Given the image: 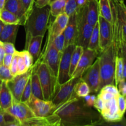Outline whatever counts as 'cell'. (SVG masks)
Masks as SVG:
<instances>
[{"mask_svg":"<svg viewBox=\"0 0 126 126\" xmlns=\"http://www.w3.org/2000/svg\"><path fill=\"white\" fill-rule=\"evenodd\" d=\"M52 114L58 117L64 126H88L102 118L94 107L86 105L84 98L74 92L70 99L56 106Z\"/></svg>","mask_w":126,"mask_h":126,"instance_id":"cell-1","label":"cell"},{"mask_svg":"<svg viewBox=\"0 0 126 126\" xmlns=\"http://www.w3.org/2000/svg\"><path fill=\"white\" fill-rule=\"evenodd\" d=\"M50 12L49 5L39 8L34 4L32 11L25 23L26 39L25 47L32 37L43 36L47 30Z\"/></svg>","mask_w":126,"mask_h":126,"instance_id":"cell-2","label":"cell"},{"mask_svg":"<svg viewBox=\"0 0 126 126\" xmlns=\"http://www.w3.org/2000/svg\"><path fill=\"white\" fill-rule=\"evenodd\" d=\"M34 65L39 76L44 99L51 101L59 86L57 78L52 75L46 64L43 62L38 59Z\"/></svg>","mask_w":126,"mask_h":126,"instance_id":"cell-3","label":"cell"},{"mask_svg":"<svg viewBox=\"0 0 126 126\" xmlns=\"http://www.w3.org/2000/svg\"><path fill=\"white\" fill-rule=\"evenodd\" d=\"M61 55V52H59L54 46L52 37L48 34L44 50L43 53H41L38 59L46 64L56 78H57Z\"/></svg>","mask_w":126,"mask_h":126,"instance_id":"cell-4","label":"cell"},{"mask_svg":"<svg viewBox=\"0 0 126 126\" xmlns=\"http://www.w3.org/2000/svg\"><path fill=\"white\" fill-rule=\"evenodd\" d=\"M94 26L88 23L86 17V7H83L77 13V34L75 45L87 49Z\"/></svg>","mask_w":126,"mask_h":126,"instance_id":"cell-5","label":"cell"},{"mask_svg":"<svg viewBox=\"0 0 126 126\" xmlns=\"http://www.w3.org/2000/svg\"><path fill=\"white\" fill-rule=\"evenodd\" d=\"M33 69V65L26 73L16 75L14 76L12 79L7 82V85L12 94L14 101L15 102H20L21 96L27 82L30 78Z\"/></svg>","mask_w":126,"mask_h":126,"instance_id":"cell-6","label":"cell"},{"mask_svg":"<svg viewBox=\"0 0 126 126\" xmlns=\"http://www.w3.org/2000/svg\"><path fill=\"white\" fill-rule=\"evenodd\" d=\"M75 46H76L75 44H70L65 47L62 52L58 75L57 78L59 85L65 83L70 79L69 73H70L71 58Z\"/></svg>","mask_w":126,"mask_h":126,"instance_id":"cell-7","label":"cell"},{"mask_svg":"<svg viewBox=\"0 0 126 126\" xmlns=\"http://www.w3.org/2000/svg\"><path fill=\"white\" fill-rule=\"evenodd\" d=\"M26 103L36 117L43 118L50 116L55 108L52 101L39 99L32 95Z\"/></svg>","mask_w":126,"mask_h":126,"instance_id":"cell-8","label":"cell"},{"mask_svg":"<svg viewBox=\"0 0 126 126\" xmlns=\"http://www.w3.org/2000/svg\"><path fill=\"white\" fill-rule=\"evenodd\" d=\"M81 78L88 85L91 90V93H98L100 82V61L98 57L97 58L93 64L85 71Z\"/></svg>","mask_w":126,"mask_h":126,"instance_id":"cell-9","label":"cell"},{"mask_svg":"<svg viewBox=\"0 0 126 126\" xmlns=\"http://www.w3.org/2000/svg\"><path fill=\"white\" fill-rule=\"evenodd\" d=\"M79 79L70 78V79L66 82L58 86L54 97L51 100L55 107L71 98L74 92L75 84Z\"/></svg>","mask_w":126,"mask_h":126,"instance_id":"cell-10","label":"cell"},{"mask_svg":"<svg viewBox=\"0 0 126 126\" xmlns=\"http://www.w3.org/2000/svg\"><path fill=\"white\" fill-rule=\"evenodd\" d=\"M99 55L100 53L96 50H91L88 48L84 49L79 61L71 78H81L85 71L93 64Z\"/></svg>","mask_w":126,"mask_h":126,"instance_id":"cell-11","label":"cell"},{"mask_svg":"<svg viewBox=\"0 0 126 126\" xmlns=\"http://www.w3.org/2000/svg\"><path fill=\"white\" fill-rule=\"evenodd\" d=\"M4 111L20 123L34 117L30 107L25 102L14 101L12 105Z\"/></svg>","mask_w":126,"mask_h":126,"instance_id":"cell-12","label":"cell"},{"mask_svg":"<svg viewBox=\"0 0 126 126\" xmlns=\"http://www.w3.org/2000/svg\"><path fill=\"white\" fill-rule=\"evenodd\" d=\"M99 27V45L101 52L104 51L110 44L112 39V24L99 16L98 20Z\"/></svg>","mask_w":126,"mask_h":126,"instance_id":"cell-13","label":"cell"},{"mask_svg":"<svg viewBox=\"0 0 126 126\" xmlns=\"http://www.w3.org/2000/svg\"><path fill=\"white\" fill-rule=\"evenodd\" d=\"M117 97L105 102V107L100 114L101 117L107 121H117L121 120L123 116L120 114L117 103Z\"/></svg>","mask_w":126,"mask_h":126,"instance_id":"cell-14","label":"cell"},{"mask_svg":"<svg viewBox=\"0 0 126 126\" xmlns=\"http://www.w3.org/2000/svg\"><path fill=\"white\" fill-rule=\"evenodd\" d=\"M77 13L76 12L69 16L68 22L63 32L65 36V47L70 44H75L77 34Z\"/></svg>","mask_w":126,"mask_h":126,"instance_id":"cell-15","label":"cell"},{"mask_svg":"<svg viewBox=\"0 0 126 126\" xmlns=\"http://www.w3.org/2000/svg\"><path fill=\"white\" fill-rule=\"evenodd\" d=\"M55 18L53 22L51 21L49 23L48 27V34H50L52 38L63 32L68 22L69 16L64 12Z\"/></svg>","mask_w":126,"mask_h":126,"instance_id":"cell-16","label":"cell"},{"mask_svg":"<svg viewBox=\"0 0 126 126\" xmlns=\"http://www.w3.org/2000/svg\"><path fill=\"white\" fill-rule=\"evenodd\" d=\"M60 119L56 116L51 114L47 117H33L23 123H21L22 126H57Z\"/></svg>","mask_w":126,"mask_h":126,"instance_id":"cell-17","label":"cell"},{"mask_svg":"<svg viewBox=\"0 0 126 126\" xmlns=\"http://www.w3.org/2000/svg\"><path fill=\"white\" fill-rule=\"evenodd\" d=\"M4 9L16 15L20 20L22 25H24L27 17L22 0H6Z\"/></svg>","mask_w":126,"mask_h":126,"instance_id":"cell-18","label":"cell"},{"mask_svg":"<svg viewBox=\"0 0 126 126\" xmlns=\"http://www.w3.org/2000/svg\"><path fill=\"white\" fill-rule=\"evenodd\" d=\"M14 98L6 81H0V109L6 111L12 105Z\"/></svg>","mask_w":126,"mask_h":126,"instance_id":"cell-19","label":"cell"},{"mask_svg":"<svg viewBox=\"0 0 126 126\" xmlns=\"http://www.w3.org/2000/svg\"><path fill=\"white\" fill-rule=\"evenodd\" d=\"M85 7L87 22L91 25L94 26L98 22L100 16L98 0H87Z\"/></svg>","mask_w":126,"mask_h":126,"instance_id":"cell-20","label":"cell"},{"mask_svg":"<svg viewBox=\"0 0 126 126\" xmlns=\"http://www.w3.org/2000/svg\"><path fill=\"white\" fill-rule=\"evenodd\" d=\"M20 26V25L5 24L0 34V41L14 44Z\"/></svg>","mask_w":126,"mask_h":126,"instance_id":"cell-21","label":"cell"},{"mask_svg":"<svg viewBox=\"0 0 126 126\" xmlns=\"http://www.w3.org/2000/svg\"><path fill=\"white\" fill-rule=\"evenodd\" d=\"M43 36H36L32 37L30 40L28 45L25 47V50H28L33 59V62L35 63L39 57L41 50V45L43 43Z\"/></svg>","mask_w":126,"mask_h":126,"instance_id":"cell-22","label":"cell"},{"mask_svg":"<svg viewBox=\"0 0 126 126\" xmlns=\"http://www.w3.org/2000/svg\"><path fill=\"white\" fill-rule=\"evenodd\" d=\"M31 86H32V95L39 99L44 100L43 94L41 85L39 81V76L36 71L35 66L33 64V69L30 77Z\"/></svg>","mask_w":126,"mask_h":126,"instance_id":"cell-23","label":"cell"},{"mask_svg":"<svg viewBox=\"0 0 126 126\" xmlns=\"http://www.w3.org/2000/svg\"><path fill=\"white\" fill-rule=\"evenodd\" d=\"M98 1L100 16L112 23L113 17L110 0H98Z\"/></svg>","mask_w":126,"mask_h":126,"instance_id":"cell-24","label":"cell"},{"mask_svg":"<svg viewBox=\"0 0 126 126\" xmlns=\"http://www.w3.org/2000/svg\"><path fill=\"white\" fill-rule=\"evenodd\" d=\"M116 6L117 13L120 21L121 25L122 31H123V42L126 43V14L124 11L123 4L124 2H120L118 0H115Z\"/></svg>","mask_w":126,"mask_h":126,"instance_id":"cell-25","label":"cell"},{"mask_svg":"<svg viewBox=\"0 0 126 126\" xmlns=\"http://www.w3.org/2000/svg\"><path fill=\"white\" fill-rule=\"evenodd\" d=\"M87 48L91 50H96L100 54L101 50L99 45V27L98 22L94 26L93 31L90 38Z\"/></svg>","mask_w":126,"mask_h":126,"instance_id":"cell-26","label":"cell"},{"mask_svg":"<svg viewBox=\"0 0 126 126\" xmlns=\"http://www.w3.org/2000/svg\"><path fill=\"white\" fill-rule=\"evenodd\" d=\"M0 20L4 24L22 25L20 20L16 15L5 9H3L0 12Z\"/></svg>","mask_w":126,"mask_h":126,"instance_id":"cell-27","label":"cell"},{"mask_svg":"<svg viewBox=\"0 0 126 126\" xmlns=\"http://www.w3.org/2000/svg\"><path fill=\"white\" fill-rule=\"evenodd\" d=\"M84 51V48L82 47L79 46H75L74 51L73 52L71 58V63H70V73L69 75L71 78L77 66L78 63L80 60L81 55Z\"/></svg>","mask_w":126,"mask_h":126,"instance_id":"cell-28","label":"cell"},{"mask_svg":"<svg viewBox=\"0 0 126 126\" xmlns=\"http://www.w3.org/2000/svg\"><path fill=\"white\" fill-rule=\"evenodd\" d=\"M74 93L77 97L84 98L91 94V90L88 85L82 79H79L74 87Z\"/></svg>","mask_w":126,"mask_h":126,"instance_id":"cell-29","label":"cell"},{"mask_svg":"<svg viewBox=\"0 0 126 126\" xmlns=\"http://www.w3.org/2000/svg\"><path fill=\"white\" fill-rule=\"evenodd\" d=\"M67 0H55L50 3V15L55 17L61 14L64 13L65 5Z\"/></svg>","mask_w":126,"mask_h":126,"instance_id":"cell-30","label":"cell"},{"mask_svg":"<svg viewBox=\"0 0 126 126\" xmlns=\"http://www.w3.org/2000/svg\"><path fill=\"white\" fill-rule=\"evenodd\" d=\"M123 78V57H117L116 60L115 72H114V84L118 86V84Z\"/></svg>","mask_w":126,"mask_h":126,"instance_id":"cell-31","label":"cell"},{"mask_svg":"<svg viewBox=\"0 0 126 126\" xmlns=\"http://www.w3.org/2000/svg\"><path fill=\"white\" fill-rule=\"evenodd\" d=\"M88 126H126V118L123 117L117 121H107L101 118L98 121Z\"/></svg>","mask_w":126,"mask_h":126,"instance_id":"cell-32","label":"cell"},{"mask_svg":"<svg viewBox=\"0 0 126 126\" xmlns=\"http://www.w3.org/2000/svg\"><path fill=\"white\" fill-rule=\"evenodd\" d=\"M77 0H67L65 7V12L68 16H71L79 11Z\"/></svg>","mask_w":126,"mask_h":126,"instance_id":"cell-33","label":"cell"},{"mask_svg":"<svg viewBox=\"0 0 126 126\" xmlns=\"http://www.w3.org/2000/svg\"><path fill=\"white\" fill-rule=\"evenodd\" d=\"M13 77L9 68L4 66L2 64L0 65V81L7 82L9 80L12 79Z\"/></svg>","mask_w":126,"mask_h":126,"instance_id":"cell-34","label":"cell"},{"mask_svg":"<svg viewBox=\"0 0 126 126\" xmlns=\"http://www.w3.org/2000/svg\"><path fill=\"white\" fill-rule=\"evenodd\" d=\"M53 43L55 47L59 52H62L65 48V36L63 33H60V34L53 38Z\"/></svg>","mask_w":126,"mask_h":126,"instance_id":"cell-35","label":"cell"},{"mask_svg":"<svg viewBox=\"0 0 126 126\" xmlns=\"http://www.w3.org/2000/svg\"><path fill=\"white\" fill-rule=\"evenodd\" d=\"M31 95H32V86H31V79L30 78L21 96L20 102L26 103L30 99Z\"/></svg>","mask_w":126,"mask_h":126,"instance_id":"cell-36","label":"cell"},{"mask_svg":"<svg viewBox=\"0 0 126 126\" xmlns=\"http://www.w3.org/2000/svg\"><path fill=\"white\" fill-rule=\"evenodd\" d=\"M19 54L22 56V57L23 58V61H24L27 68L29 69L33 65V63H34L33 57L31 55V54L27 50H24L19 52Z\"/></svg>","mask_w":126,"mask_h":126,"instance_id":"cell-37","label":"cell"},{"mask_svg":"<svg viewBox=\"0 0 126 126\" xmlns=\"http://www.w3.org/2000/svg\"><path fill=\"white\" fill-rule=\"evenodd\" d=\"M116 98L119 113L124 116L126 111V97L119 94L117 96Z\"/></svg>","mask_w":126,"mask_h":126,"instance_id":"cell-38","label":"cell"},{"mask_svg":"<svg viewBox=\"0 0 126 126\" xmlns=\"http://www.w3.org/2000/svg\"><path fill=\"white\" fill-rule=\"evenodd\" d=\"M28 70L26 66L25 63L23 61V58L22 57L18 51V59H17V75H21L27 72Z\"/></svg>","mask_w":126,"mask_h":126,"instance_id":"cell-39","label":"cell"},{"mask_svg":"<svg viewBox=\"0 0 126 126\" xmlns=\"http://www.w3.org/2000/svg\"><path fill=\"white\" fill-rule=\"evenodd\" d=\"M17 59H18V51L17 50L14 55H13L12 63L9 67L11 74L13 76L17 75Z\"/></svg>","mask_w":126,"mask_h":126,"instance_id":"cell-40","label":"cell"},{"mask_svg":"<svg viewBox=\"0 0 126 126\" xmlns=\"http://www.w3.org/2000/svg\"><path fill=\"white\" fill-rule=\"evenodd\" d=\"M23 7L25 11V14L27 18L33 9V5L34 4V0H22Z\"/></svg>","mask_w":126,"mask_h":126,"instance_id":"cell-41","label":"cell"},{"mask_svg":"<svg viewBox=\"0 0 126 126\" xmlns=\"http://www.w3.org/2000/svg\"><path fill=\"white\" fill-rule=\"evenodd\" d=\"M2 46H3L5 54H11V55H14L15 53L17 52L14 46V44L11 43H2Z\"/></svg>","mask_w":126,"mask_h":126,"instance_id":"cell-42","label":"cell"},{"mask_svg":"<svg viewBox=\"0 0 126 126\" xmlns=\"http://www.w3.org/2000/svg\"><path fill=\"white\" fill-rule=\"evenodd\" d=\"M100 91L110 92V93L113 94L115 96H118V95H119V91H118V87L114 84L106 85V86H103V87L101 89Z\"/></svg>","mask_w":126,"mask_h":126,"instance_id":"cell-43","label":"cell"},{"mask_svg":"<svg viewBox=\"0 0 126 126\" xmlns=\"http://www.w3.org/2000/svg\"><path fill=\"white\" fill-rule=\"evenodd\" d=\"M9 116V115L7 113H6L4 111L0 109V126H7L11 121L14 119H12L11 120H9L7 119Z\"/></svg>","mask_w":126,"mask_h":126,"instance_id":"cell-44","label":"cell"},{"mask_svg":"<svg viewBox=\"0 0 126 126\" xmlns=\"http://www.w3.org/2000/svg\"><path fill=\"white\" fill-rule=\"evenodd\" d=\"M105 101L103 99L100 98L99 96L97 95V98H96L95 101L94 103L93 107L98 112L100 113L103 110L105 107Z\"/></svg>","mask_w":126,"mask_h":126,"instance_id":"cell-45","label":"cell"},{"mask_svg":"<svg viewBox=\"0 0 126 126\" xmlns=\"http://www.w3.org/2000/svg\"><path fill=\"white\" fill-rule=\"evenodd\" d=\"M97 95L99 96V97H100L102 99H103L105 102H107V101L112 99V98H114V97H117V96H115L114 95H113V94L103 91H100L99 92H98V94Z\"/></svg>","mask_w":126,"mask_h":126,"instance_id":"cell-46","label":"cell"},{"mask_svg":"<svg viewBox=\"0 0 126 126\" xmlns=\"http://www.w3.org/2000/svg\"><path fill=\"white\" fill-rule=\"evenodd\" d=\"M119 91V94L126 97V81L125 79L122 80L117 86Z\"/></svg>","mask_w":126,"mask_h":126,"instance_id":"cell-47","label":"cell"},{"mask_svg":"<svg viewBox=\"0 0 126 126\" xmlns=\"http://www.w3.org/2000/svg\"><path fill=\"white\" fill-rule=\"evenodd\" d=\"M96 98H97V96L95 95H88L84 97L83 98L86 105H87L91 107H93L94 103L95 101Z\"/></svg>","mask_w":126,"mask_h":126,"instance_id":"cell-48","label":"cell"},{"mask_svg":"<svg viewBox=\"0 0 126 126\" xmlns=\"http://www.w3.org/2000/svg\"><path fill=\"white\" fill-rule=\"evenodd\" d=\"M12 59H13V55H11V54H5L3 59V61H2V65L7 66V67L9 68L10 66H11V63H12Z\"/></svg>","mask_w":126,"mask_h":126,"instance_id":"cell-49","label":"cell"},{"mask_svg":"<svg viewBox=\"0 0 126 126\" xmlns=\"http://www.w3.org/2000/svg\"><path fill=\"white\" fill-rule=\"evenodd\" d=\"M50 0H34V4L38 7H45V6L49 5Z\"/></svg>","mask_w":126,"mask_h":126,"instance_id":"cell-50","label":"cell"},{"mask_svg":"<svg viewBox=\"0 0 126 126\" xmlns=\"http://www.w3.org/2000/svg\"><path fill=\"white\" fill-rule=\"evenodd\" d=\"M5 54H5L3 46H2V42L0 41V65L2 64V61H3V59Z\"/></svg>","mask_w":126,"mask_h":126,"instance_id":"cell-51","label":"cell"},{"mask_svg":"<svg viewBox=\"0 0 126 126\" xmlns=\"http://www.w3.org/2000/svg\"><path fill=\"white\" fill-rule=\"evenodd\" d=\"M123 78L126 81V57L123 55Z\"/></svg>","mask_w":126,"mask_h":126,"instance_id":"cell-52","label":"cell"},{"mask_svg":"<svg viewBox=\"0 0 126 126\" xmlns=\"http://www.w3.org/2000/svg\"><path fill=\"white\" fill-rule=\"evenodd\" d=\"M87 1V0H77L78 7L79 9L82 8V7L86 6Z\"/></svg>","mask_w":126,"mask_h":126,"instance_id":"cell-53","label":"cell"},{"mask_svg":"<svg viewBox=\"0 0 126 126\" xmlns=\"http://www.w3.org/2000/svg\"><path fill=\"white\" fill-rule=\"evenodd\" d=\"M7 126H22V125H21V123L17 121V120L13 119V120L10 122V123Z\"/></svg>","mask_w":126,"mask_h":126,"instance_id":"cell-54","label":"cell"},{"mask_svg":"<svg viewBox=\"0 0 126 126\" xmlns=\"http://www.w3.org/2000/svg\"><path fill=\"white\" fill-rule=\"evenodd\" d=\"M122 55H124L126 57V43L123 42V45H122Z\"/></svg>","mask_w":126,"mask_h":126,"instance_id":"cell-55","label":"cell"},{"mask_svg":"<svg viewBox=\"0 0 126 126\" xmlns=\"http://www.w3.org/2000/svg\"><path fill=\"white\" fill-rule=\"evenodd\" d=\"M6 0H0V12L2 11L4 7L5 2H6Z\"/></svg>","mask_w":126,"mask_h":126,"instance_id":"cell-56","label":"cell"},{"mask_svg":"<svg viewBox=\"0 0 126 126\" xmlns=\"http://www.w3.org/2000/svg\"><path fill=\"white\" fill-rule=\"evenodd\" d=\"M4 23H3V22H2L1 20H0V34H1V32H2V28H3L4 26Z\"/></svg>","mask_w":126,"mask_h":126,"instance_id":"cell-57","label":"cell"},{"mask_svg":"<svg viewBox=\"0 0 126 126\" xmlns=\"http://www.w3.org/2000/svg\"><path fill=\"white\" fill-rule=\"evenodd\" d=\"M123 7H124V11H125V12H126V5H125V4H123Z\"/></svg>","mask_w":126,"mask_h":126,"instance_id":"cell-58","label":"cell"},{"mask_svg":"<svg viewBox=\"0 0 126 126\" xmlns=\"http://www.w3.org/2000/svg\"><path fill=\"white\" fill-rule=\"evenodd\" d=\"M118 1L120 2H124V0H118Z\"/></svg>","mask_w":126,"mask_h":126,"instance_id":"cell-59","label":"cell"},{"mask_svg":"<svg viewBox=\"0 0 126 126\" xmlns=\"http://www.w3.org/2000/svg\"><path fill=\"white\" fill-rule=\"evenodd\" d=\"M55 1V0H50V3H51L52 2H53V1Z\"/></svg>","mask_w":126,"mask_h":126,"instance_id":"cell-60","label":"cell"}]
</instances>
